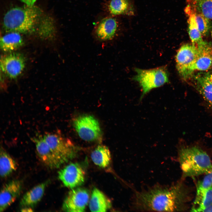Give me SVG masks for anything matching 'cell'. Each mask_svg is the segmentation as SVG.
<instances>
[{
    "label": "cell",
    "mask_w": 212,
    "mask_h": 212,
    "mask_svg": "<svg viewBox=\"0 0 212 212\" xmlns=\"http://www.w3.org/2000/svg\"><path fill=\"white\" fill-rule=\"evenodd\" d=\"M185 197L180 183L171 185L158 183L134 190L130 208L136 211H179L183 209Z\"/></svg>",
    "instance_id": "1"
},
{
    "label": "cell",
    "mask_w": 212,
    "mask_h": 212,
    "mask_svg": "<svg viewBox=\"0 0 212 212\" xmlns=\"http://www.w3.org/2000/svg\"><path fill=\"white\" fill-rule=\"evenodd\" d=\"M13 8L5 14L3 20L7 32L28 33L38 29L41 23L42 12L34 6Z\"/></svg>",
    "instance_id": "2"
},
{
    "label": "cell",
    "mask_w": 212,
    "mask_h": 212,
    "mask_svg": "<svg viewBox=\"0 0 212 212\" xmlns=\"http://www.w3.org/2000/svg\"><path fill=\"white\" fill-rule=\"evenodd\" d=\"M178 160L183 177L206 173L212 168L208 155L197 146H181L178 151Z\"/></svg>",
    "instance_id": "3"
},
{
    "label": "cell",
    "mask_w": 212,
    "mask_h": 212,
    "mask_svg": "<svg viewBox=\"0 0 212 212\" xmlns=\"http://www.w3.org/2000/svg\"><path fill=\"white\" fill-rule=\"evenodd\" d=\"M133 80L138 82L142 90L141 99L152 89L161 87L169 82L167 68L161 67L149 69L135 68Z\"/></svg>",
    "instance_id": "4"
},
{
    "label": "cell",
    "mask_w": 212,
    "mask_h": 212,
    "mask_svg": "<svg viewBox=\"0 0 212 212\" xmlns=\"http://www.w3.org/2000/svg\"><path fill=\"white\" fill-rule=\"evenodd\" d=\"M43 137L62 164L67 162L76 156L77 150L71 141L58 133H45Z\"/></svg>",
    "instance_id": "5"
},
{
    "label": "cell",
    "mask_w": 212,
    "mask_h": 212,
    "mask_svg": "<svg viewBox=\"0 0 212 212\" xmlns=\"http://www.w3.org/2000/svg\"><path fill=\"white\" fill-rule=\"evenodd\" d=\"M121 26L117 16L104 14L96 22L92 34L94 38L100 42H110L117 36Z\"/></svg>",
    "instance_id": "6"
},
{
    "label": "cell",
    "mask_w": 212,
    "mask_h": 212,
    "mask_svg": "<svg viewBox=\"0 0 212 212\" xmlns=\"http://www.w3.org/2000/svg\"><path fill=\"white\" fill-rule=\"evenodd\" d=\"M75 129L80 137L87 141L100 140L101 131L97 120L93 116L87 115L76 117L73 121Z\"/></svg>",
    "instance_id": "7"
},
{
    "label": "cell",
    "mask_w": 212,
    "mask_h": 212,
    "mask_svg": "<svg viewBox=\"0 0 212 212\" xmlns=\"http://www.w3.org/2000/svg\"><path fill=\"white\" fill-rule=\"evenodd\" d=\"M198 52L197 46L192 44H183L178 51L175 56L176 67L183 79H187L188 69L196 61Z\"/></svg>",
    "instance_id": "8"
},
{
    "label": "cell",
    "mask_w": 212,
    "mask_h": 212,
    "mask_svg": "<svg viewBox=\"0 0 212 212\" xmlns=\"http://www.w3.org/2000/svg\"><path fill=\"white\" fill-rule=\"evenodd\" d=\"M89 199V193L86 189L82 188L72 189L64 199L62 209L67 212L84 211Z\"/></svg>",
    "instance_id": "9"
},
{
    "label": "cell",
    "mask_w": 212,
    "mask_h": 212,
    "mask_svg": "<svg viewBox=\"0 0 212 212\" xmlns=\"http://www.w3.org/2000/svg\"><path fill=\"white\" fill-rule=\"evenodd\" d=\"M25 66V60L20 54L12 53L1 57V69L11 79H15L22 73Z\"/></svg>",
    "instance_id": "10"
},
{
    "label": "cell",
    "mask_w": 212,
    "mask_h": 212,
    "mask_svg": "<svg viewBox=\"0 0 212 212\" xmlns=\"http://www.w3.org/2000/svg\"><path fill=\"white\" fill-rule=\"evenodd\" d=\"M85 172L77 163H70L60 170L58 177L64 185L72 188L82 185L85 179Z\"/></svg>",
    "instance_id": "11"
},
{
    "label": "cell",
    "mask_w": 212,
    "mask_h": 212,
    "mask_svg": "<svg viewBox=\"0 0 212 212\" xmlns=\"http://www.w3.org/2000/svg\"><path fill=\"white\" fill-rule=\"evenodd\" d=\"M35 145L38 157L42 162L51 169L57 168L62 164L51 149L43 135H39L31 138Z\"/></svg>",
    "instance_id": "12"
},
{
    "label": "cell",
    "mask_w": 212,
    "mask_h": 212,
    "mask_svg": "<svg viewBox=\"0 0 212 212\" xmlns=\"http://www.w3.org/2000/svg\"><path fill=\"white\" fill-rule=\"evenodd\" d=\"M198 52L194 63L188 69L187 79L193 75L196 71H206L212 67V45L205 41L197 46Z\"/></svg>",
    "instance_id": "13"
},
{
    "label": "cell",
    "mask_w": 212,
    "mask_h": 212,
    "mask_svg": "<svg viewBox=\"0 0 212 212\" xmlns=\"http://www.w3.org/2000/svg\"><path fill=\"white\" fill-rule=\"evenodd\" d=\"M22 185L21 180H14L3 186L1 190L0 194V212L4 211L20 196Z\"/></svg>",
    "instance_id": "14"
},
{
    "label": "cell",
    "mask_w": 212,
    "mask_h": 212,
    "mask_svg": "<svg viewBox=\"0 0 212 212\" xmlns=\"http://www.w3.org/2000/svg\"><path fill=\"white\" fill-rule=\"evenodd\" d=\"M193 86L212 109V73L201 72L193 76Z\"/></svg>",
    "instance_id": "15"
},
{
    "label": "cell",
    "mask_w": 212,
    "mask_h": 212,
    "mask_svg": "<svg viewBox=\"0 0 212 212\" xmlns=\"http://www.w3.org/2000/svg\"><path fill=\"white\" fill-rule=\"evenodd\" d=\"M102 9L104 14L113 16L134 14L133 7L130 0H104Z\"/></svg>",
    "instance_id": "16"
},
{
    "label": "cell",
    "mask_w": 212,
    "mask_h": 212,
    "mask_svg": "<svg viewBox=\"0 0 212 212\" xmlns=\"http://www.w3.org/2000/svg\"><path fill=\"white\" fill-rule=\"evenodd\" d=\"M50 182L47 180L34 187L24 195L20 202L22 207L33 208L38 203L42 198L46 187Z\"/></svg>",
    "instance_id": "17"
},
{
    "label": "cell",
    "mask_w": 212,
    "mask_h": 212,
    "mask_svg": "<svg viewBox=\"0 0 212 212\" xmlns=\"http://www.w3.org/2000/svg\"><path fill=\"white\" fill-rule=\"evenodd\" d=\"M110 201L101 191L95 188L92 191L89 207L92 212H105L111 207Z\"/></svg>",
    "instance_id": "18"
},
{
    "label": "cell",
    "mask_w": 212,
    "mask_h": 212,
    "mask_svg": "<svg viewBox=\"0 0 212 212\" xmlns=\"http://www.w3.org/2000/svg\"><path fill=\"white\" fill-rule=\"evenodd\" d=\"M24 44L20 33L16 32H10L0 39L1 49L4 52H10L17 50Z\"/></svg>",
    "instance_id": "19"
},
{
    "label": "cell",
    "mask_w": 212,
    "mask_h": 212,
    "mask_svg": "<svg viewBox=\"0 0 212 212\" xmlns=\"http://www.w3.org/2000/svg\"><path fill=\"white\" fill-rule=\"evenodd\" d=\"M91 158L96 165L102 168L107 167L111 160L110 151L106 146L99 145L92 152Z\"/></svg>",
    "instance_id": "20"
},
{
    "label": "cell",
    "mask_w": 212,
    "mask_h": 212,
    "mask_svg": "<svg viewBox=\"0 0 212 212\" xmlns=\"http://www.w3.org/2000/svg\"><path fill=\"white\" fill-rule=\"evenodd\" d=\"M17 167L16 161L2 147L0 149V174L3 178L9 176Z\"/></svg>",
    "instance_id": "21"
},
{
    "label": "cell",
    "mask_w": 212,
    "mask_h": 212,
    "mask_svg": "<svg viewBox=\"0 0 212 212\" xmlns=\"http://www.w3.org/2000/svg\"><path fill=\"white\" fill-rule=\"evenodd\" d=\"M188 17V33L192 44L196 46L203 43L204 41L199 30L193 14L189 11L185 9Z\"/></svg>",
    "instance_id": "22"
},
{
    "label": "cell",
    "mask_w": 212,
    "mask_h": 212,
    "mask_svg": "<svg viewBox=\"0 0 212 212\" xmlns=\"http://www.w3.org/2000/svg\"><path fill=\"white\" fill-rule=\"evenodd\" d=\"M185 9L189 11L193 14L198 28L202 36H207L212 28L211 20L187 4Z\"/></svg>",
    "instance_id": "23"
},
{
    "label": "cell",
    "mask_w": 212,
    "mask_h": 212,
    "mask_svg": "<svg viewBox=\"0 0 212 212\" xmlns=\"http://www.w3.org/2000/svg\"><path fill=\"white\" fill-rule=\"evenodd\" d=\"M195 206L191 209L192 212H202L212 204V187L200 193L196 194L194 201Z\"/></svg>",
    "instance_id": "24"
},
{
    "label": "cell",
    "mask_w": 212,
    "mask_h": 212,
    "mask_svg": "<svg viewBox=\"0 0 212 212\" xmlns=\"http://www.w3.org/2000/svg\"><path fill=\"white\" fill-rule=\"evenodd\" d=\"M192 8L212 20V0H187Z\"/></svg>",
    "instance_id": "25"
},
{
    "label": "cell",
    "mask_w": 212,
    "mask_h": 212,
    "mask_svg": "<svg viewBox=\"0 0 212 212\" xmlns=\"http://www.w3.org/2000/svg\"><path fill=\"white\" fill-rule=\"evenodd\" d=\"M206 174L203 178L198 184L196 194L212 187V168Z\"/></svg>",
    "instance_id": "26"
},
{
    "label": "cell",
    "mask_w": 212,
    "mask_h": 212,
    "mask_svg": "<svg viewBox=\"0 0 212 212\" xmlns=\"http://www.w3.org/2000/svg\"><path fill=\"white\" fill-rule=\"evenodd\" d=\"M22 2L25 3L26 5L32 6L37 0H21Z\"/></svg>",
    "instance_id": "27"
},
{
    "label": "cell",
    "mask_w": 212,
    "mask_h": 212,
    "mask_svg": "<svg viewBox=\"0 0 212 212\" xmlns=\"http://www.w3.org/2000/svg\"><path fill=\"white\" fill-rule=\"evenodd\" d=\"M22 212H32L33 211L32 208L28 207H23L21 209Z\"/></svg>",
    "instance_id": "28"
},
{
    "label": "cell",
    "mask_w": 212,
    "mask_h": 212,
    "mask_svg": "<svg viewBox=\"0 0 212 212\" xmlns=\"http://www.w3.org/2000/svg\"><path fill=\"white\" fill-rule=\"evenodd\" d=\"M202 212H212V204L204 209Z\"/></svg>",
    "instance_id": "29"
},
{
    "label": "cell",
    "mask_w": 212,
    "mask_h": 212,
    "mask_svg": "<svg viewBox=\"0 0 212 212\" xmlns=\"http://www.w3.org/2000/svg\"><path fill=\"white\" fill-rule=\"evenodd\" d=\"M211 36L212 39V28L211 30Z\"/></svg>",
    "instance_id": "30"
}]
</instances>
